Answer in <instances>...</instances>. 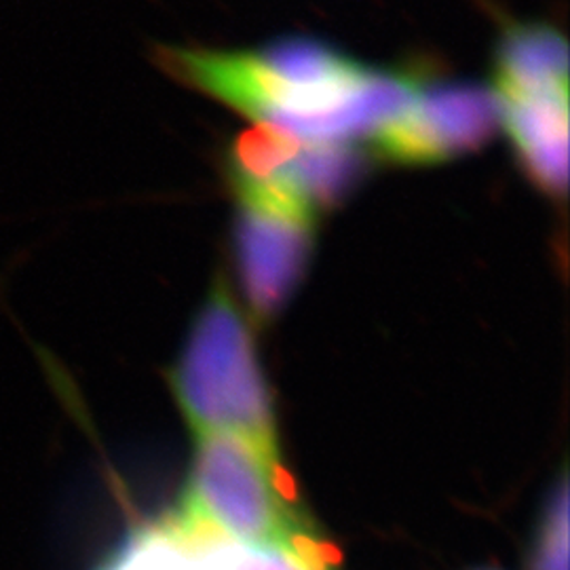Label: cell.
<instances>
[{
  "label": "cell",
  "mask_w": 570,
  "mask_h": 570,
  "mask_svg": "<svg viewBox=\"0 0 570 570\" xmlns=\"http://www.w3.org/2000/svg\"><path fill=\"white\" fill-rule=\"evenodd\" d=\"M178 511L237 543L279 551L301 570H334V551L298 508L277 442L199 435Z\"/></svg>",
  "instance_id": "obj_1"
},
{
  "label": "cell",
  "mask_w": 570,
  "mask_h": 570,
  "mask_svg": "<svg viewBox=\"0 0 570 570\" xmlns=\"http://www.w3.org/2000/svg\"><path fill=\"white\" fill-rule=\"evenodd\" d=\"M171 383L197 438L237 433L277 442L256 346L223 279L197 313Z\"/></svg>",
  "instance_id": "obj_2"
},
{
  "label": "cell",
  "mask_w": 570,
  "mask_h": 570,
  "mask_svg": "<svg viewBox=\"0 0 570 570\" xmlns=\"http://www.w3.org/2000/svg\"><path fill=\"white\" fill-rule=\"evenodd\" d=\"M237 209L233 254L245 301L258 322L275 320L305 279L317 214L279 183L230 184Z\"/></svg>",
  "instance_id": "obj_3"
},
{
  "label": "cell",
  "mask_w": 570,
  "mask_h": 570,
  "mask_svg": "<svg viewBox=\"0 0 570 570\" xmlns=\"http://www.w3.org/2000/svg\"><path fill=\"white\" fill-rule=\"evenodd\" d=\"M501 125L494 89L473 81L429 79L400 117L367 138V153L391 164H442L484 148Z\"/></svg>",
  "instance_id": "obj_4"
},
{
  "label": "cell",
  "mask_w": 570,
  "mask_h": 570,
  "mask_svg": "<svg viewBox=\"0 0 570 570\" xmlns=\"http://www.w3.org/2000/svg\"><path fill=\"white\" fill-rule=\"evenodd\" d=\"M94 570H301L284 553L252 548L171 511L127 532Z\"/></svg>",
  "instance_id": "obj_5"
},
{
  "label": "cell",
  "mask_w": 570,
  "mask_h": 570,
  "mask_svg": "<svg viewBox=\"0 0 570 570\" xmlns=\"http://www.w3.org/2000/svg\"><path fill=\"white\" fill-rule=\"evenodd\" d=\"M522 171L550 197L569 188V87L497 94Z\"/></svg>",
  "instance_id": "obj_6"
},
{
  "label": "cell",
  "mask_w": 570,
  "mask_h": 570,
  "mask_svg": "<svg viewBox=\"0 0 570 570\" xmlns=\"http://www.w3.org/2000/svg\"><path fill=\"white\" fill-rule=\"evenodd\" d=\"M569 87V45L546 21H510L494 49V94Z\"/></svg>",
  "instance_id": "obj_7"
},
{
  "label": "cell",
  "mask_w": 570,
  "mask_h": 570,
  "mask_svg": "<svg viewBox=\"0 0 570 570\" xmlns=\"http://www.w3.org/2000/svg\"><path fill=\"white\" fill-rule=\"evenodd\" d=\"M372 155L351 142L303 144L298 155L271 178L294 190L317 216L343 204L366 178Z\"/></svg>",
  "instance_id": "obj_8"
},
{
  "label": "cell",
  "mask_w": 570,
  "mask_h": 570,
  "mask_svg": "<svg viewBox=\"0 0 570 570\" xmlns=\"http://www.w3.org/2000/svg\"><path fill=\"white\" fill-rule=\"evenodd\" d=\"M303 142L287 136L282 129L256 122L239 134L228 150V180L230 184H261L275 178L289 164Z\"/></svg>",
  "instance_id": "obj_9"
},
{
  "label": "cell",
  "mask_w": 570,
  "mask_h": 570,
  "mask_svg": "<svg viewBox=\"0 0 570 570\" xmlns=\"http://www.w3.org/2000/svg\"><path fill=\"white\" fill-rule=\"evenodd\" d=\"M530 570H569V480L560 475L541 515Z\"/></svg>",
  "instance_id": "obj_10"
}]
</instances>
